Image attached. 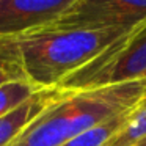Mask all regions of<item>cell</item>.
<instances>
[{"instance_id": "obj_1", "label": "cell", "mask_w": 146, "mask_h": 146, "mask_svg": "<svg viewBox=\"0 0 146 146\" xmlns=\"http://www.w3.org/2000/svg\"><path fill=\"white\" fill-rule=\"evenodd\" d=\"M145 93L146 80L64 90L10 146H61L104 121L135 111Z\"/></svg>"}, {"instance_id": "obj_2", "label": "cell", "mask_w": 146, "mask_h": 146, "mask_svg": "<svg viewBox=\"0 0 146 146\" xmlns=\"http://www.w3.org/2000/svg\"><path fill=\"white\" fill-rule=\"evenodd\" d=\"M126 32L116 29L42 27L14 36L29 82L55 88L82 69Z\"/></svg>"}, {"instance_id": "obj_3", "label": "cell", "mask_w": 146, "mask_h": 146, "mask_svg": "<svg viewBox=\"0 0 146 146\" xmlns=\"http://www.w3.org/2000/svg\"><path fill=\"white\" fill-rule=\"evenodd\" d=\"M146 80V21L121 35L94 60L63 80V90H86Z\"/></svg>"}, {"instance_id": "obj_4", "label": "cell", "mask_w": 146, "mask_h": 146, "mask_svg": "<svg viewBox=\"0 0 146 146\" xmlns=\"http://www.w3.org/2000/svg\"><path fill=\"white\" fill-rule=\"evenodd\" d=\"M145 21L146 0H79L63 17L49 27L116 29L129 32Z\"/></svg>"}, {"instance_id": "obj_5", "label": "cell", "mask_w": 146, "mask_h": 146, "mask_svg": "<svg viewBox=\"0 0 146 146\" xmlns=\"http://www.w3.org/2000/svg\"><path fill=\"white\" fill-rule=\"evenodd\" d=\"M79 0H0V38H14L63 17Z\"/></svg>"}, {"instance_id": "obj_6", "label": "cell", "mask_w": 146, "mask_h": 146, "mask_svg": "<svg viewBox=\"0 0 146 146\" xmlns=\"http://www.w3.org/2000/svg\"><path fill=\"white\" fill-rule=\"evenodd\" d=\"M63 91L60 86L41 88L16 108L0 116V146H10Z\"/></svg>"}, {"instance_id": "obj_7", "label": "cell", "mask_w": 146, "mask_h": 146, "mask_svg": "<svg viewBox=\"0 0 146 146\" xmlns=\"http://www.w3.org/2000/svg\"><path fill=\"white\" fill-rule=\"evenodd\" d=\"M132 113L133 111L119 115V116L111 118L108 121H104V123L79 133L77 137L71 138L69 141L63 143L61 146H107L113 140V137L118 135L126 127Z\"/></svg>"}, {"instance_id": "obj_8", "label": "cell", "mask_w": 146, "mask_h": 146, "mask_svg": "<svg viewBox=\"0 0 146 146\" xmlns=\"http://www.w3.org/2000/svg\"><path fill=\"white\" fill-rule=\"evenodd\" d=\"M29 80L14 38H0V86L10 82Z\"/></svg>"}, {"instance_id": "obj_9", "label": "cell", "mask_w": 146, "mask_h": 146, "mask_svg": "<svg viewBox=\"0 0 146 146\" xmlns=\"http://www.w3.org/2000/svg\"><path fill=\"white\" fill-rule=\"evenodd\" d=\"M39 88H36L29 80L10 82L0 86V116H3L10 110L16 108L19 104L33 96Z\"/></svg>"}, {"instance_id": "obj_10", "label": "cell", "mask_w": 146, "mask_h": 146, "mask_svg": "<svg viewBox=\"0 0 146 146\" xmlns=\"http://www.w3.org/2000/svg\"><path fill=\"white\" fill-rule=\"evenodd\" d=\"M146 138V107H140L130 115L129 123L107 146H135Z\"/></svg>"}, {"instance_id": "obj_11", "label": "cell", "mask_w": 146, "mask_h": 146, "mask_svg": "<svg viewBox=\"0 0 146 146\" xmlns=\"http://www.w3.org/2000/svg\"><path fill=\"white\" fill-rule=\"evenodd\" d=\"M135 146H146V138H143V140H140L138 143H137Z\"/></svg>"}, {"instance_id": "obj_12", "label": "cell", "mask_w": 146, "mask_h": 146, "mask_svg": "<svg viewBox=\"0 0 146 146\" xmlns=\"http://www.w3.org/2000/svg\"><path fill=\"white\" fill-rule=\"evenodd\" d=\"M140 107H146V93H145V98H143V101H141V105ZM138 107V108H140Z\"/></svg>"}]
</instances>
